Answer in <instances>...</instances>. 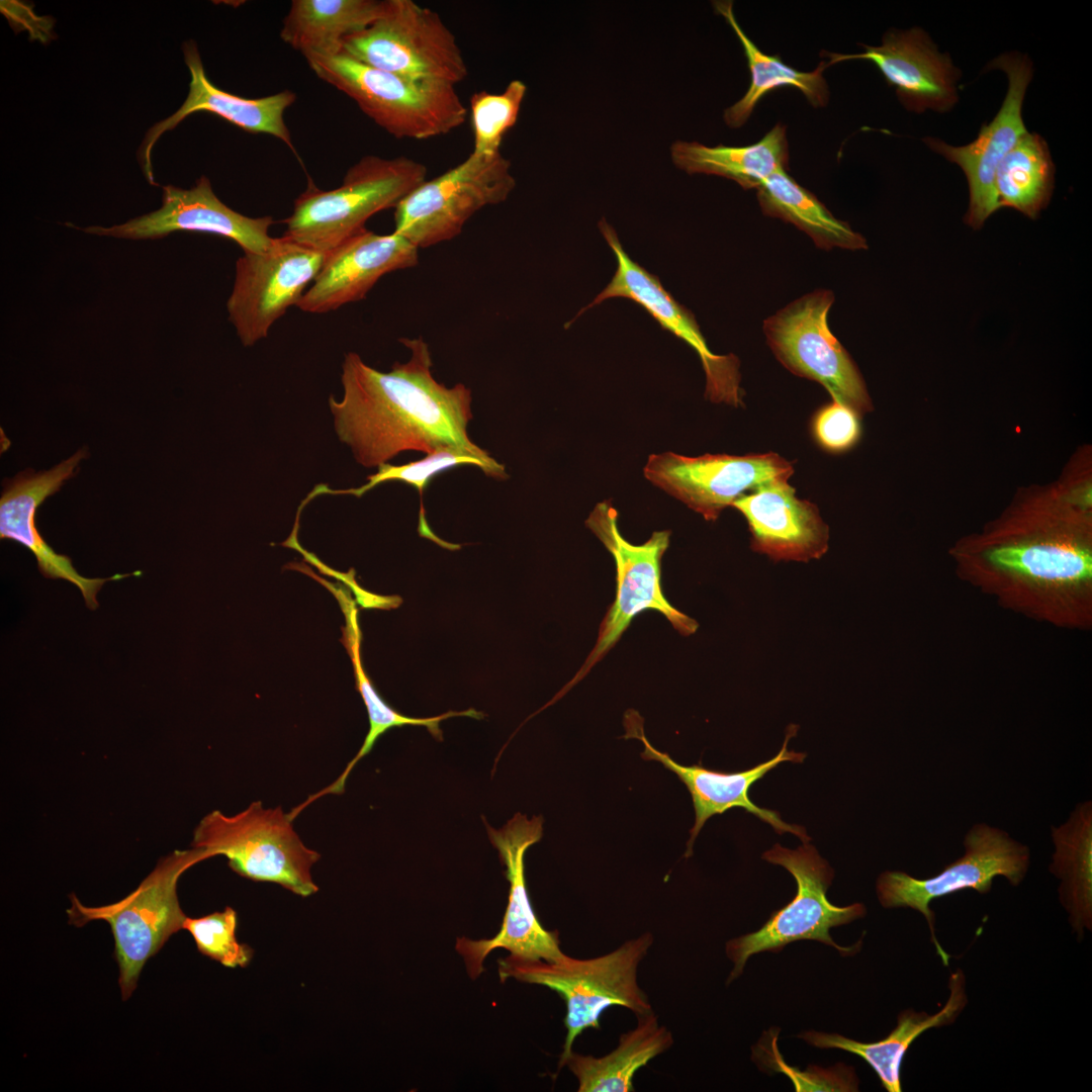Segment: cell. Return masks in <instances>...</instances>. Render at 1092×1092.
Listing matches in <instances>:
<instances>
[{
    "label": "cell",
    "mask_w": 1092,
    "mask_h": 1092,
    "mask_svg": "<svg viewBox=\"0 0 1092 1092\" xmlns=\"http://www.w3.org/2000/svg\"><path fill=\"white\" fill-rule=\"evenodd\" d=\"M949 997L934 1014L906 1009L898 1015L896 1027L883 1039L860 1042L838 1033L808 1030L797 1036L818 1049H839L863 1059L888 1092H901V1066L910 1045L928 1029L952 1024L968 1003L966 978L961 969L948 979Z\"/></svg>",
    "instance_id": "d4e9b609"
},
{
    "label": "cell",
    "mask_w": 1092,
    "mask_h": 1092,
    "mask_svg": "<svg viewBox=\"0 0 1092 1092\" xmlns=\"http://www.w3.org/2000/svg\"><path fill=\"white\" fill-rule=\"evenodd\" d=\"M626 727V737L631 736L642 741L644 751L641 753V757L645 760L658 761L674 772L686 785L692 796L696 816L695 824L690 830L686 856L692 854L694 841L707 820L714 815L723 814L735 807L743 808L746 812L755 815L761 821L769 824L779 834L791 832L803 842L810 841V837L803 827L786 823L778 812L758 807L749 798L750 787L762 779L769 770L785 761L800 763L806 757L805 753L788 750V742L795 735L796 726L791 725L789 727L784 744L775 757L739 772H723L708 769L701 764L681 765L675 762L667 753L655 749L649 743L644 735L641 723L639 724L634 719V714H629Z\"/></svg>",
    "instance_id": "d6986e66"
},
{
    "label": "cell",
    "mask_w": 1092,
    "mask_h": 1092,
    "mask_svg": "<svg viewBox=\"0 0 1092 1092\" xmlns=\"http://www.w3.org/2000/svg\"><path fill=\"white\" fill-rule=\"evenodd\" d=\"M182 50L190 73L187 98L174 114L156 123L148 131L139 152L144 173L151 184H155L151 163V152L155 143L165 131L173 129L194 112L214 113L246 131L273 135L293 148L284 121L285 110L296 99L293 92L285 90L254 99L225 92L207 78L195 41H186Z\"/></svg>",
    "instance_id": "cb8c5ba5"
},
{
    "label": "cell",
    "mask_w": 1092,
    "mask_h": 1092,
    "mask_svg": "<svg viewBox=\"0 0 1092 1092\" xmlns=\"http://www.w3.org/2000/svg\"><path fill=\"white\" fill-rule=\"evenodd\" d=\"M326 253L287 237L274 238L264 253L244 252L226 307L244 346L266 338L287 308L297 304L317 275Z\"/></svg>",
    "instance_id": "4fadbf2b"
},
{
    "label": "cell",
    "mask_w": 1092,
    "mask_h": 1092,
    "mask_svg": "<svg viewBox=\"0 0 1092 1092\" xmlns=\"http://www.w3.org/2000/svg\"><path fill=\"white\" fill-rule=\"evenodd\" d=\"M526 92V84L516 79L502 93L480 91L471 96L472 153L482 156L500 153L504 135L516 124Z\"/></svg>",
    "instance_id": "e575fe53"
},
{
    "label": "cell",
    "mask_w": 1092,
    "mask_h": 1092,
    "mask_svg": "<svg viewBox=\"0 0 1092 1092\" xmlns=\"http://www.w3.org/2000/svg\"><path fill=\"white\" fill-rule=\"evenodd\" d=\"M987 68L1003 71L1008 80L1007 93L992 121L983 124L975 141L966 146H950L935 138L924 140L933 152L957 164L965 173L970 191L965 221L975 230L982 228L999 209L996 171L1003 158L1027 132L1022 119V104L1032 79V64L1027 56L1019 53L1003 54Z\"/></svg>",
    "instance_id": "e0dca14e"
},
{
    "label": "cell",
    "mask_w": 1092,
    "mask_h": 1092,
    "mask_svg": "<svg viewBox=\"0 0 1092 1092\" xmlns=\"http://www.w3.org/2000/svg\"><path fill=\"white\" fill-rule=\"evenodd\" d=\"M793 465L777 453L689 457L673 452L652 454L644 467L654 485L701 514L716 520L722 511L757 487L789 479Z\"/></svg>",
    "instance_id": "9a60e30c"
},
{
    "label": "cell",
    "mask_w": 1092,
    "mask_h": 1092,
    "mask_svg": "<svg viewBox=\"0 0 1092 1092\" xmlns=\"http://www.w3.org/2000/svg\"><path fill=\"white\" fill-rule=\"evenodd\" d=\"M238 915L232 907L198 917H186L183 928L192 935L202 954L226 968H246L252 961L253 948L238 941Z\"/></svg>",
    "instance_id": "8d00e7d4"
},
{
    "label": "cell",
    "mask_w": 1092,
    "mask_h": 1092,
    "mask_svg": "<svg viewBox=\"0 0 1092 1092\" xmlns=\"http://www.w3.org/2000/svg\"><path fill=\"white\" fill-rule=\"evenodd\" d=\"M86 456L85 449H80L49 470L34 471L28 468L13 478L5 479L0 498V537L25 546L33 553L44 577L62 578L73 583L80 589L87 607L96 609V595L106 581L121 579L132 573L114 574L107 578L82 576L68 556L58 554L47 544L35 525L39 505L75 475L79 463Z\"/></svg>",
    "instance_id": "7402d4cb"
},
{
    "label": "cell",
    "mask_w": 1092,
    "mask_h": 1092,
    "mask_svg": "<svg viewBox=\"0 0 1092 1092\" xmlns=\"http://www.w3.org/2000/svg\"><path fill=\"white\" fill-rule=\"evenodd\" d=\"M273 222L269 215L250 217L235 211L214 194L208 178L201 176L190 189L163 187L162 206L154 212L111 228L83 231L132 240L157 239L173 232L206 233L236 242L244 252L264 253L274 241L268 234Z\"/></svg>",
    "instance_id": "ac0fdd59"
},
{
    "label": "cell",
    "mask_w": 1092,
    "mask_h": 1092,
    "mask_svg": "<svg viewBox=\"0 0 1092 1092\" xmlns=\"http://www.w3.org/2000/svg\"><path fill=\"white\" fill-rule=\"evenodd\" d=\"M653 943L651 933L627 940L601 957L578 960L566 954L556 961L523 960L512 956L498 962L503 982L509 978L545 986L566 1005V1036L559 1068L572 1052L576 1037L587 1028L600 1029L603 1012L625 1007L637 1015L651 1011L647 995L637 982V970Z\"/></svg>",
    "instance_id": "7a4b0ae2"
},
{
    "label": "cell",
    "mask_w": 1092,
    "mask_h": 1092,
    "mask_svg": "<svg viewBox=\"0 0 1092 1092\" xmlns=\"http://www.w3.org/2000/svg\"><path fill=\"white\" fill-rule=\"evenodd\" d=\"M599 229L613 251L617 268L609 284L575 316L604 300L628 298L642 306L664 330L687 343L699 356L706 374V396L714 402H741L739 362L736 356L717 355L708 347L694 314L678 303L657 276L632 260L617 233L605 218Z\"/></svg>",
    "instance_id": "2e32d148"
},
{
    "label": "cell",
    "mask_w": 1092,
    "mask_h": 1092,
    "mask_svg": "<svg viewBox=\"0 0 1092 1092\" xmlns=\"http://www.w3.org/2000/svg\"><path fill=\"white\" fill-rule=\"evenodd\" d=\"M776 1048L777 1043L775 1044V1052L771 1054L775 1058L771 1069L787 1075L794 1083L796 1091L849 1092L858 1090V1080L852 1067L841 1063L829 1069L811 1065L806 1071L802 1072L797 1068L789 1067L782 1060Z\"/></svg>",
    "instance_id": "f35d334b"
},
{
    "label": "cell",
    "mask_w": 1092,
    "mask_h": 1092,
    "mask_svg": "<svg viewBox=\"0 0 1092 1092\" xmlns=\"http://www.w3.org/2000/svg\"><path fill=\"white\" fill-rule=\"evenodd\" d=\"M765 215L781 218L806 233L824 250L840 248L866 250V239L850 225L836 218L809 190L802 187L786 170L767 177L756 189Z\"/></svg>",
    "instance_id": "1f68e13d"
},
{
    "label": "cell",
    "mask_w": 1092,
    "mask_h": 1092,
    "mask_svg": "<svg viewBox=\"0 0 1092 1092\" xmlns=\"http://www.w3.org/2000/svg\"><path fill=\"white\" fill-rule=\"evenodd\" d=\"M766 861L784 867L794 877L797 892L792 901L772 912L767 921L756 931L735 937L726 943V954L733 962L727 983L737 979L748 959L759 952H779L787 944L798 940H817L834 947L841 956L859 951L861 940L851 946L837 944L830 936V928L862 918L866 907L853 903L839 907L827 898L834 872L815 847L803 842L797 849L775 844L762 854Z\"/></svg>",
    "instance_id": "52a82bcc"
},
{
    "label": "cell",
    "mask_w": 1092,
    "mask_h": 1092,
    "mask_svg": "<svg viewBox=\"0 0 1092 1092\" xmlns=\"http://www.w3.org/2000/svg\"><path fill=\"white\" fill-rule=\"evenodd\" d=\"M377 0H293L283 20L281 39L308 60L342 52L350 34L363 30L382 12Z\"/></svg>",
    "instance_id": "484cf974"
},
{
    "label": "cell",
    "mask_w": 1092,
    "mask_h": 1092,
    "mask_svg": "<svg viewBox=\"0 0 1092 1092\" xmlns=\"http://www.w3.org/2000/svg\"><path fill=\"white\" fill-rule=\"evenodd\" d=\"M328 587L334 593L340 605L343 609L346 618V626L344 629V644L350 654L352 663L354 666V674L356 678V687L365 707L367 709L369 718V730L364 739L362 746L355 756L348 762L345 769L328 787L322 789L320 792L310 795L305 803L311 804L315 800L326 795H341L345 791V786L350 772L355 765L367 755L373 748L377 739L386 731L393 727H402L405 725L412 726H425L428 731L437 740H442L443 734L440 730L439 724L445 719L457 716H466L475 719L483 718V714L474 709H468L461 712L449 711L445 714H441L436 717L430 718H414L402 715L392 709L386 702L382 700L379 694L375 691L370 679L366 675L360 656V642L361 632L357 621V610L350 596L340 587H336L332 584H327Z\"/></svg>",
    "instance_id": "f1b7e54d"
},
{
    "label": "cell",
    "mask_w": 1092,
    "mask_h": 1092,
    "mask_svg": "<svg viewBox=\"0 0 1092 1092\" xmlns=\"http://www.w3.org/2000/svg\"><path fill=\"white\" fill-rule=\"evenodd\" d=\"M1055 844L1050 872L1061 880L1060 900L1081 938L1092 929V804H1078L1069 820L1052 827Z\"/></svg>",
    "instance_id": "4dcf8cb0"
},
{
    "label": "cell",
    "mask_w": 1092,
    "mask_h": 1092,
    "mask_svg": "<svg viewBox=\"0 0 1092 1092\" xmlns=\"http://www.w3.org/2000/svg\"><path fill=\"white\" fill-rule=\"evenodd\" d=\"M399 341L411 356L387 373L368 366L357 353L346 354L343 397L330 396L337 435L356 461L378 467L403 451L430 454L454 448L479 459L486 475L507 478L504 465L469 439L470 389L461 383L447 387L433 377L431 352L422 337Z\"/></svg>",
    "instance_id": "6da1fadb"
},
{
    "label": "cell",
    "mask_w": 1092,
    "mask_h": 1092,
    "mask_svg": "<svg viewBox=\"0 0 1092 1092\" xmlns=\"http://www.w3.org/2000/svg\"><path fill=\"white\" fill-rule=\"evenodd\" d=\"M857 414L835 400L824 405L813 421L817 442L830 452H843L855 444L860 427Z\"/></svg>",
    "instance_id": "74e56055"
},
{
    "label": "cell",
    "mask_w": 1092,
    "mask_h": 1092,
    "mask_svg": "<svg viewBox=\"0 0 1092 1092\" xmlns=\"http://www.w3.org/2000/svg\"><path fill=\"white\" fill-rule=\"evenodd\" d=\"M994 566L1028 579L1052 583H1078L1091 579V552L1083 547L1053 542L1000 546L986 553Z\"/></svg>",
    "instance_id": "836d02e7"
},
{
    "label": "cell",
    "mask_w": 1092,
    "mask_h": 1092,
    "mask_svg": "<svg viewBox=\"0 0 1092 1092\" xmlns=\"http://www.w3.org/2000/svg\"><path fill=\"white\" fill-rule=\"evenodd\" d=\"M828 289H816L764 320L762 329L777 359L794 374L817 381L833 400L857 415L870 404L863 380L849 354L831 333Z\"/></svg>",
    "instance_id": "8fae6325"
},
{
    "label": "cell",
    "mask_w": 1092,
    "mask_h": 1092,
    "mask_svg": "<svg viewBox=\"0 0 1092 1092\" xmlns=\"http://www.w3.org/2000/svg\"><path fill=\"white\" fill-rule=\"evenodd\" d=\"M965 853L947 864L939 874L917 879L904 872L886 871L876 885L877 896L885 908L908 907L920 912L926 919L931 941L945 967L949 954L935 936V914L930 909L933 900L972 889L980 894L990 892L993 880L1004 877L1012 886L1024 879L1030 852L1025 844L1017 842L1003 830L980 823L974 825L965 836Z\"/></svg>",
    "instance_id": "30bf717a"
},
{
    "label": "cell",
    "mask_w": 1092,
    "mask_h": 1092,
    "mask_svg": "<svg viewBox=\"0 0 1092 1092\" xmlns=\"http://www.w3.org/2000/svg\"><path fill=\"white\" fill-rule=\"evenodd\" d=\"M713 6L716 13L726 19L738 37L751 75L746 93L724 112V120L728 126L733 128L742 126L759 100L770 91L781 87L797 88L814 107H823L828 103L829 91L823 77V71L829 67L827 62H821L811 72L799 71L784 63L779 55H766L756 47L737 22L732 1H714Z\"/></svg>",
    "instance_id": "f546056e"
},
{
    "label": "cell",
    "mask_w": 1092,
    "mask_h": 1092,
    "mask_svg": "<svg viewBox=\"0 0 1092 1092\" xmlns=\"http://www.w3.org/2000/svg\"><path fill=\"white\" fill-rule=\"evenodd\" d=\"M670 153L674 165L689 174L725 177L744 189H757L775 172L787 170L789 162L786 126L781 123L752 145L708 147L698 142H676Z\"/></svg>",
    "instance_id": "83f0119b"
},
{
    "label": "cell",
    "mask_w": 1092,
    "mask_h": 1092,
    "mask_svg": "<svg viewBox=\"0 0 1092 1092\" xmlns=\"http://www.w3.org/2000/svg\"><path fill=\"white\" fill-rule=\"evenodd\" d=\"M342 52L410 79L456 85L468 75L454 33L436 11L413 0H384L381 14L371 24L344 38Z\"/></svg>",
    "instance_id": "ba28073f"
},
{
    "label": "cell",
    "mask_w": 1092,
    "mask_h": 1092,
    "mask_svg": "<svg viewBox=\"0 0 1092 1092\" xmlns=\"http://www.w3.org/2000/svg\"><path fill=\"white\" fill-rule=\"evenodd\" d=\"M427 172L424 164L405 156H365L335 189L322 190L309 183L284 219L283 236L327 253L365 229L375 213L395 207L426 180Z\"/></svg>",
    "instance_id": "3957f363"
},
{
    "label": "cell",
    "mask_w": 1092,
    "mask_h": 1092,
    "mask_svg": "<svg viewBox=\"0 0 1092 1092\" xmlns=\"http://www.w3.org/2000/svg\"><path fill=\"white\" fill-rule=\"evenodd\" d=\"M462 464L476 465L485 474L487 473L485 465L476 457L458 449L446 448L430 453L422 460L404 465L381 464L378 466V471L376 473L367 477L368 482L357 488L337 490L329 488L325 484L317 485L307 495L304 503L306 504L311 498L324 493L352 494L360 497L374 486L388 480H400L410 485H414L422 495L424 487L429 483L433 476L441 471Z\"/></svg>",
    "instance_id": "d590c367"
},
{
    "label": "cell",
    "mask_w": 1092,
    "mask_h": 1092,
    "mask_svg": "<svg viewBox=\"0 0 1092 1092\" xmlns=\"http://www.w3.org/2000/svg\"><path fill=\"white\" fill-rule=\"evenodd\" d=\"M491 844L497 849L506 867L510 883L507 909L500 930L489 939H457L456 949L463 957L471 978L483 972V961L495 948H505L510 956L523 960L556 961L563 957L558 933L546 930L538 921L529 898L524 857L526 850L537 843L543 833V819L516 813L500 829L492 828L485 820Z\"/></svg>",
    "instance_id": "5bb4252c"
},
{
    "label": "cell",
    "mask_w": 1092,
    "mask_h": 1092,
    "mask_svg": "<svg viewBox=\"0 0 1092 1092\" xmlns=\"http://www.w3.org/2000/svg\"><path fill=\"white\" fill-rule=\"evenodd\" d=\"M291 822L280 806L264 808L260 801L233 816L214 810L196 826L191 846L210 858L225 856L229 867L244 878L308 897L318 890L310 870L321 855L304 845Z\"/></svg>",
    "instance_id": "8992f818"
},
{
    "label": "cell",
    "mask_w": 1092,
    "mask_h": 1092,
    "mask_svg": "<svg viewBox=\"0 0 1092 1092\" xmlns=\"http://www.w3.org/2000/svg\"><path fill=\"white\" fill-rule=\"evenodd\" d=\"M862 53L826 54L829 66L849 60H867L876 65L906 109L922 112L950 110L958 102L960 72L947 54L938 52L928 34L919 27L889 31L881 46L861 44Z\"/></svg>",
    "instance_id": "ffe728a7"
},
{
    "label": "cell",
    "mask_w": 1092,
    "mask_h": 1092,
    "mask_svg": "<svg viewBox=\"0 0 1092 1092\" xmlns=\"http://www.w3.org/2000/svg\"><path fill=\"white\" fill-rule=\"evenodd\" d=\"M314 74L352 98L397 139L426 140L461 126L467 109L455 85L381 71L341 52L306 60Z\"/></svg>",
    "instance_id": "277c9868"
},
{
    "label": "cell",
    "mask_w": 1092,
    "mask_h": 1092,
    "mask_svg": "<svg viewBox=\"0 0 1092 1092\" xmlns=\"http://www.w3.org/2000/svg\"><path fill=\"white\" fill-rule=\"evenodd\" d=\"M635 1028L622 1033L618 1046L603 1057L571 1052L564 1061L578 1081L579 1092L634 1091L635 1073L673 1043L671 1032L651 1011L637 1015Z\"/></svg>",
    "instance_id": "4316f807"
},
{
    "label": "cell",
    "mask_w": 1092,
    "mask_h": 1092,
    "mask_svg": "<svg viewBox=\"0 0 1092 1092\" xmlns=\"http://www.w3.org/2000/svg\"><path fill=\"white\" fill-rule=\"evenodd\" d=\"M208 858L201 848L175 850L161 858L134 891L109 905L87 907L71 895L72 906L67 911L70 924L83 926L91 920H104L110 925L123 1000L134 991L146 962L183 928L187 916L177 896L179 878Z\"/></svg>",
    "instance_id": "5b68a950"
},
{
    "label": "cell",
    "mask_w": 1092,
    "mask_h": 1092,
    "mask_svg": "<svg viewBox=\"0 0 1092 1092\" xmlns=\"http://www.w3.org/2000/svg\"><path fill=\"white\" fill-rule=\"evenodd\" d=\"M788 480L763 484L732 507L746 519L754 551L775 560L818 559L828 550V526L813 503L796 496Z\"/></svg>",
    "instance_id": "603a6c76"
},
{
    "label": "cell",
    "mask_w": 1092,
    "mask_h": 1092,
    "mask_svg": "<svg viewBox=\"0 0 1092 1092\" xmlns=\"http://www.w3.org/2000/svg\"><path fill=\"white\" fill-rule=\"evenodd\" d=\"M516 187L502 153H474L443 174L425 180L394 207V232L417 248L453 240L480 209L506 201Z\"/></svg>",
    "instance_id": "9c48e42d"
},
{
    "label": "cell",
    "mask_w": 1092,
    "mask_h": 1092,
    "mask_svg": "<svg viewBox=\"0 0 1092 1092\" xmlns=\"http://www.w3.org/2000/svg\"><path fill=\"white\" fill-rule=\"evenodd\" d=\"M1055 165L1046 142L1026 132L999 164L995 175L998 208L1018 210L1036 218L1051 200Z\"/></svg>",
    "instance_id": "d6a6232c"
},
{
    "label": "cell",
    "mask_w": 1092,
    "mask_h": 1092,
    "mask_svg": "<svg viewBox=\"0 0 1092 1092\" xmlns=\"http://www.w3.org/2000/svg\"><path fill=\"white\" fill-rule=\"evenodd\" d=\"M418 263L419 248L404 237L365 228L326 253L311 287L296 305L312 313L335 310L363 299L383 275Z\"/></svg>",
    "instance_id": "44dd1931"
},
{
    "label": "cell",
    "mask_w": 1092,
    "mask_h": 1092,
    "mask_svg": "<svg viewBox=\"0 0 1092 1092\" xmlns=\"http://www.w3.org/2000/svg\"><path fill=\"white\" fill-rule=\"evenodd\" d=\"M585 524L614 558L617 592L580 674L590 669L617 643L634 617L645 610L661 613L682 635L697 631L698 623L676 610L661 588L660 564L669 545V531L654 532L644 543L632 544L620 533L618 513L608 502L599 503Z\"/></svg>",
    "instance_id": "7c38bea8"
}]
</instances>
